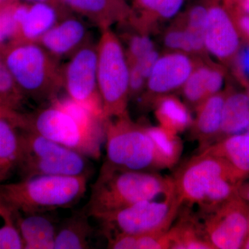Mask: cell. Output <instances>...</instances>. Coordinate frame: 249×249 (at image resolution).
I'll return each instance as SVG.
<instances>
[{
    "mask_svg": "<svg viewBox=\"0 0 249 249\" xmlns=\"http://www.w3.org/2000/svg\"><path fill=\"white\" fill-rule=\"evenodd\" d=\"M22 129L39 134L93 160L101 157L105 140V126L88 127L54 103L31 114H22Z\"/></svg>",
    "mask_w": 249,
    "mask_h": 249,
    "instance_id": "obj_6",
    "label": "cell"
},
{
    "mask_svg": "<svg viewBox=\"0 0 249 249\" xmlns=\"http://www.w3.org/2000/svg\"><path fill=\"white\" fill-rule=\"evenodd\" d=\"M21 113L0 108V183L17 168L20 147Z\"/></svg>",
    "mask_w": 249,
    "mask_h": 249,
    "instance_id": "obj_16",
    "label": "cell"
},
{
    "mask_svg": "<svg viewBox=\"0 0 249 249\" xmlns=\"http://www.w3.org/2000/svg\"><path fill=\"white\" fill-rule=\"evenodd\" d=\"M0 55L24 98L37 102L56 98L63 87L62 70L39 42H18Z\"/></svg>",
    "mask_w": 249,
    "mask_h": 249,
    "instance_id": "obj_3",
    "label": "cell"
},
{
    "mask_svg": "<svg viewBox=\"0 0 249 249\" xmlns=\"http://www.w3.org/2000/svg\"><path fill=\"white\" fill-rule=\"evenodd\" d=\"M62 18L53 4L44 1L34 3L29 6L27 16L19 27L20 42H38Z\"/></svg>",
    "mask_w": 249,
    "mask_h": 249,
    "instance_id": "obj_23",
    "label": "cell"
},
{
    "mask_svg": "<svg viewBox=\"0 0 249 249\" xmlns=\"http://www.w3.org/2000/svg\"><path fill=\"white\" fill-rule=\"evenodd\" d=\"M169 231L137 235V249H170Z\"/></svg>",
    "mask_w": 249,
    "mask_h": 249,
    "instance_id": "obj_35",
    "label": "cell"
},
{
    "mask_svg": "<svg viewBox=\"0 0 249 249\" xmlns=\"http://www.w3.org/2000/svg\"><path fill=\"white\" fill-rule=\"evenodd\" d=\"M173 249H214L199 226L193 219H185L168 230Z\"/></svg>",
    "mask_w": 249,
    "mask_h": 249,
    "instance_id": "obj_26",
    "label": "cell"
},
{
    "mask_svg": "<svg viewBox=\"0 0 249 249\" xmlns=\"http://www.w3.org/2000/svg\"><path fill=\"white\" fill-rule=\"evenodd\" d=\"M24 98L0 55V107L18 111Z\"/></svg>",
    "mask_w": 249,
    "mask_h": 249,
    "instance_id": "obj_30",
    "label": "cell"
},
{
    "mask_svg": "<svg viewBox=\"0 0 249 249\" xmlns=\"http://www.w3.org/2000/svg\"><path fill=\"white\" fill-rule=\"evenodd\" d=\"M249 207V205H248Z\"/></svg>",
    "mask_w": 249,
    "mask_h": 249,
    "instance_id": "obj_45",
    "label": "cell"
},
{
    "mask_svg": "<svg viewBox=\"0 0 249 249\" xmlns=\"http://www.w3.org/2000/svg\"><path fill=\"white\" fill-rule=\"evenodd\" d=\"M97 53L98 90L107 121L127 113L129 66L120 39L110 28L103 29Z\"/></svg>",
    "mask_w": 249,
    "mask_h": 249,
    "instance_id": "obj_7",
    "label": "cell"
},
{
    "mask_svg": "<svg viewBox=\"0 0 249 249\" xmlns=\"http://www.w3.org/2000/svg\"><path fill=\"white\" fill-rule=\"evenodd\" d=\"M97 61V47L89 40L72 54L62 70V85L69 97L105 120L98 90Z\"/></svg>",
    "mask_w": 249,
    "mask_h": 249,
    "instance_id": "obj_9",
    "label": "cell"
},
{
    "mask_svg": "<svg viewBox=\"0 0 249 249\" xmlns=\"http://www.w3.org/2000/svg\"><path fill=\"white\" fill-rule=\"evenodd\" d=\"M89 178L42 175L0 183V201L13 212L24 214L69 209L85 196Z\"/></svg>",
    "mask_w": 249,
    "mask_h": 249,
    "instance_id": "obj_2",
    "label": "cell"
},
{
    "mask_svg": "<svg viewBox=\"0 0 249 249\" xmlns=\"http://www.w3.org/2000/svg\"><path fill=\"white\" fill-rule=\"evenodd\" d=\"M228 90L211 96L196 107V117L191 126L192 135L200 142L202 150L218 138Z\"/></svg>",
    "mask_w": 249,
    "mask_h": 249,
    "instance_id": "obj_19",
    "label": "cell"
},
{
    "mask_svg": "<svg viewBox=\"0 0 249 249\" xmlns=\"http://www.w3.org/2000/svg\"><path fill=\"white\" fill-rule=\"evenodd\" d=\"M184 0H135L129 24L142 32L150 34L160 22L178 15Z\"/></svg>",
    "mask_w": 249,
    "mask_h": 249,
    "instance_id": "obj_20",
    "label": "cell"
},
{
    "mask_svg": "<svg viewBox=\"0 0 249 249\" xmlns=\"http://www.w3.org/2000/svg\"><path fill=\"white\" fill-rule=\"evenodd\" d=\"M225 73L221 65L199 60L181 88L187 103L196 109L205 100L220 92Z\"/></svg>",
    "mask_w": 249,
    "mask_h": 249,
    "instance_id": "obj_15",
    "label": "cell"
},
{
    "mask_svg": "<svg viewBox=\"0 0 249 249\" xmlns=\"http://www.w3.org/2000/svg\"><path fill=\"white\" fill-rule=\"evenodd\" d=\"M238 194L244 200L249 202V184L241 183L238 188Z\"/></svg>",
    "mask_w": 249,
    "mask_h": 249,
    "instance_id": "obj_37",
    "label": "cell"
},
{
    "mask_svg": "<svg viewBox=\"0 0 249 249\" xmlns=\"http://www.w3.org/2000/svg\"><path fill=\"white\" fill-rule=\"evenodd\" d=\"M146 129L155 142L167 168H172L179 160L183 150L182 142L178 137V134L161 126L146 127Z\"/></svg>",
    "mask_w": 249,
    "mask_h": 249,
    "instance_id": "obj_28",
    "label": "cell"
},
{
    "mask_svg": "<svg viewBox=\"0 0 249 249\" xmlns=\"http://www.w3.org/2000/svg\"><path fill=\"white\" fill-rule=\"evenodd\" d=\"M13 213L22 237L24 249H54L58 224L55 218L49 214L51 213Z\"/></svg>",
    "mask_w": 249,
    "mask_h": 249,
    "instance_id": "obj_18",
    "label": "cell"
},
{
    "mask_svg": "<svg viewBox=\"0 0 249 249\" xmlns=\"http://www.w3.org/2000/svg\"><path fill=\"white\" fill-rule=\"evenodd\" d=\"M174 192L173 178L150 172L120 169L105 162L84 208L93 218Z\"/></svg>",
    "mask_w": 249,
    "mask_h": 249,
    "instance_id": "obj_1",
    "label": "cell"
},
{
    "mask_svg": "<svg viewBox=\"0 0 249 249\" xmlns=\"http://www.w3.org/2000/svg\"><path fill=\"white\" fill-rule=\"evenodd\" d=\"M237 5H239L244 12L249 15V0H242V1H240V4Z\"/></svg>",
    "mask_w": 249,
    "mask_h": 249,
    "instance_id": "obj_39",
    "label": "cell"
},
{
    "mask_svg": "<svg viewBox=\"0 0 249 249\" xmlns=\"http://www.w3.org/2000/svg\"><path fill=\"white\" fill-rule=\"evenodd\" d=\"M224 6L230 13L241 39L249 45V15L244 12L239 5L224 4Z\"/></svg>",
    "mask_w": 249,
    "mask_h": 249,
    "instance_id": "obj_36",
    "label": "cell"
},
{
    "mask_svg": "<svg viewBox=\"0 0 249 249\" xmlns=\"http://www.w3.org/2000/svg\"><path fill=\"white\" fill-rule=\"evenodd\" d=\"M24 249V245L15 221L14 213L2 203V221L0 224V249Z\"/></svg>",
    "mask_w": 249,
    "mask_h": 249,
    "instance_id": "obj_33",
    "label": "cell"
},
{
    "mask_svg": "<svg viewBox=\"0 0 249 249\" xmlns=\"http://www.w3.org/2000/svg\"><path fill=\"white\" fill-rule=\"evenodd\" d=\"M67 7L84 16L101 28L129 20L132 9L123 0H60Z\"/></svg>",
    "mask_w": 249,
    "mask_h": 249,
    "instance_id": "obj_17",
    "label": "cell"
},
{
    "mask_svg": "<svg viewBox=\"0 0 249 249\" xmlns=\"http://www.w3.org/2000/svg\"><path fill=\"white\" fill-rule=\"evenodd\" d=\"M105 140L106 163L111 166L143 172L168 168L146 127L135 124L127 113L106 121Z\"/></svg>",
    "mask_w": 249,
    "mask_h": 249,
    "instance_id": "obj_4",
    "label": "cell"
},
{
    "mask_svg": "<svg viewBox=\"0 0 249 249\" xmlns=\"http://www.w3.org/2000/svg\"><path fill=\"white\" fill-rule=\"evenodd\" d=\"M207 14V0H205L204 3L193 5L179 16L191 36L196 57H202L206 52L204 33Z\"/></svg>",
    "mask_w": 249,
    "mask_h": 249,
    "instance_id": "obj_27",
    "label": "cell"
},
{
    "mask_svg": "<svg viewBox=\"0 0 249 249\" xmlns=\"http://www.w3.org/2000/svg\"><path fill=\"white\" fill-rule=\"evenodd\" d=\"M242 0H223V3L225 5H232L240 4Z\"/></svg>",
    "mask_w": 249,
    "mask_h": 249,
    "instance_id": "obj_40",
    "label": "cell"
},
{
    "mask_svg": "<svg viewBox=\"0 0 249 249\" xmlns=\"http://www.w3.org/2000/svg\"><path fill=\"white\" fill-rule=\"evenodd\" d=\"M247 94H248V96H249V84L248 85H247Z\"/></svg>",
    "mask_w": 249,
    "mask_h": 249,
    "instance_id": "obj_44",
    "label": "cell"
},
{
    "mask_svg": "<svg viewBox=\"0 0 249 249\" xmlns=\"http://www.w3.org/2000/svg\"><path fill=\"white\" fill-rule=\"evenodd\" d=\"M153 106L160 126L174 133L183 132L193 124L188 107L173 95H165L157 98Z\"/></svg>",
    "mask_w": 249,
    "mask_h": 249,
    "instance_id": "obj_25",
    "label": "cell"
},
{
    "mask_svg": "<svg viewBox=\"0 0 249 249\" xmlns=\"http://www.w3.org/2000/svg\"><path fill=\"white\" fill-rule=\"evenodd\" d=\"M249 129L248 94L229 89L223 107L222 123L217 139L220 140L222 137L225 138L229 136L240 134Z\"/></svg>",
    "mask_w": 249,
    "mask_h": 249,
    "instance_id": "obj_24",
    "label": "cell"
},
{
    "mask_svg": "<svg viewBox=\"0 0 249 249\" xmlns=\"http://www.w3.org/2000/svg\"><path fill=\"white\" fill-rule=\"evenodd\" d=\"M206 213L201 229L213 249H242L249 234L247 201L237 194Z\"/></svg>",
    "mask_w": 249,
    "mask_h": 249,
    "instance_id": "obj_11",
    "label": "cell"
},
{
    "mask_svg": "<svg viewBox=\"0 0 249 249\" xmlns=\"http://www.w3.org/2000/svg\"><path fill=\"white\" fill-rule=\"evenodd\" d=\"M242 66H243V70L246 76L249 79V51L245 54V57H244Z\"/></svg>",
    "mask_w": 249,
    "mask_h": 249,
    "instance_id": "obj_38",
    "label": "cell"
},
{
    "mask_svg": "<svg viewBox=\"0 0 249 249\" xmlns=\"http://www.w3.org/2000/svg\"><path fill=\"white\" fill-rule=\"evenodd\" d=\"M181 203L176 191L164 200H147L93 217L101 223L105 235H142L169 230Z\"/></svg>",
    "mask_w": 249,
    "mask_h": 249,
    "instance_id": "obj_8",
    "label": "cell"
},
{
    "mask_svg": "<svg viewBox=\"0 0 249 249\" xmlns=\"http://www.w3.org/2000/svg\"><path fill=\"white\" fill-rule=\"evenodd\" d=\"M1 107H0V108H1Z\"/></svg>",
    "mask_w": 249,
    "mask_h": 249,
    "instance_id": "obj_46",
    "label": "cell"
},
{
    "mask_svg": "<svg viewBox=\"0 0 249 249\" xmlns=\"http://www.w3.org/2000/svg\"><path fill=\"white\" fill-rule=\"evenodd\" d=\"M88 29L76 18H62L41 37L39 43L57 59L71 55L89 41Z\"/></svg>",
    "mask_w": 249,
    "mask_h": 249,
    "instance_id": "obj_14",
    "label": "cell"
},
{
    "mask_svg": "<svg viewBox=\"0 0 249 249\" xmlns=\"http://www.w3.org/2000/svg\"><path fill=\"white\" fill-rule=\"evenodd\" d=\"M199 61L182 52L160 55L147 79L142 103L153 105L157 98L181 89Z\"/></svg>",
    "mask_w": 249,
    "mask_h": 249,
    "instance_id": "obj_13",
    "label": "cell"
},
{
    "mask_svg": "<svg viewBox=\"0 0 249 249\" xmlns=\"http://www.w3.org/2000/svg\"><path fill=\"white\" fill-rule=\"evenodd\" d=\"M156 49L139 59L129 66V98L137 97L143 93L152 68L160 57Z\"/></svg>",
    "mask_w": 249,
    "mask_h": 249,
    "instance_id": "obj_29",
    "label": "cell"
},
{
    "mask_svg": "<svg viewBox=\"0 0 249 249\" xmlns=\"http://www.w3.org/2000/svg\"><path fill=\"white\" fill-rule=\"evenodd\" d=\"M31 1H35V2H41V1L48 2L49 0H31Z\"/></svg>",
    "mask_w": 249,
    "mask_h": 249,
    "instance_id": "obj_43",
    "label": "cell"
},
{
    "mask_svg": "<svg viewBox=\"0 0 249 249\" xmlns=\"http://www.w3.org/2000/svg\"><path fill=\"white\" fill-rule=\"evenodd\" d=\"M16 1L0 6V55L20 42L19 26L14 17Z\"/></svg>",
    "mask_w": 249,
    "mask_h": 249,
    "instance_id": "obj_31",
    "label": "cell"
},
{
    "mask_svg": "<svg viewBox=\"0 0 249 249\" xmlns=\"http://www.w3.org/2000/svg\"><path fill=\"white\" fill-rule=\"evenodd\" d=\"M207 4L205 49L224 65H232L241 48L242 39L223 0H207Z\"/></svg>",
    "mask_w": 249,
    "mask_h": 249,
    "instance_id": "obj_12",
    "label": "cell"
},
{
    "mask_svg": "<svg viewBox=\"0 0 249 249\" xmlns=\"http://www.w3.org/2000/svg\"><path fill=\"white\" fill-rule=\"evenodd\" d=\"M222 158L246 178L249 175V132L229 136L202 150Z\"/></svg>",
    "mask_w": 249,
    "mask_h": 249,
    "instance_id": "obj_22",
    "label": "cell"
},
{
    "mask_svg": "<svg viewBox=\"0 0 249 249\" xmlns=\"http://www.w3.org/2000/svg\"><path fill=\"white\" fill-rule=\"evenodd\" d=\"M242 249H249V234L248 237H247V240H245V244H244Z\"/></svg>",
    "mask_w": 249,
    "mask_h": 249,
    "instance_id": "obj_42",
    "label": "cell"
},
{
    "mask_svg": "<svg viewBox=\"0 0 249 249\" xmlns=\"http://www.w3.org/2000/svg\"><path fill=\"white\" fill-rule=\"evenodd\" d=\"M16 170L22 178L55 176H90L88 157L29 131L21 129Z\"/></svg>",
    "mask_w": 249,
    "mask_h": 249,
    "instance_id": "obj_5",
    "label": "cell"
},
{
    "mask_svg": "<svg viewBox=\"0 0 249 249\" xmlns=\"http://www.w3.org/2000/svg\"><path fill=\"white\" fill-rule=\"evenodd\" d=\"M136 31L135 34H130L127 37V49L124 50L129 65L145 56L155 49V44L149 34L137 29Z\"/></svg>",
    "mask_w": 249,
    "mask_h": 249,
    "instance_id": "obj_34",
    "label": "cell"
},
{
    "mask_svg": "<svg viewBox=\"0 0 249 249\" xmlns=\"http://www.w3.org/2000/svg\"><path fill=\"white\" fill-rule=\"evenodd\" d=\"M217 178H227L237 184L242 183L245 178L225 160L201 152L188 160L173 180L182 204L200 205L208 185Z\"/></svg>",
    "mask_w": 249,
    "mask_h": 249,
    "instance_id": "obj_10",
    "label": "cell"
},
{
    "mask_svg": "<svg viewBox=\"0 0 249 249\" xmlns=\"http://www.w3.org/2000/svg\"><path fill=\"white\" fill-rule=\"evenodd\" d=\"M163 40L170 52H182L196 57L191 36L179 16L165 31Z\"/></svg>",
    "mask_w": 249,
    "mask_h": 249,
    "instance_id": "obj_32",
    "label": "cell"
},
{
    "mask_svg": "<svg viewBox=\"0 0 249 249\" xmlns=\"http://www.w3.org/2000/svg\"><path fill=\"white\" fill-rule=\"evenodd\" d=\"M14 1H16V0H0V6L9 4V3L14 2Z\"/></svg>",
    "mask_w": 249,
    "mask_h": 249,
    "instance_id": "obj_41",
    "label": "cell"
},
{
    "mask_svg": "<svg viewBox=\"0 0 249 249\" xmlns=\"http://www.w3.org/2000/svg\"><path fill=\"white\" fill-rule=\"evenodd\" d=\"M91 218L84 209L73 213L64 219L57 229L54 249H85L91 248L94 229Z\"/></svg>",
    "mask_w": 249,
    "mask_h": 249,
    "instance_id": "obj_21",
    "label": "cell"
}]
</instances>
